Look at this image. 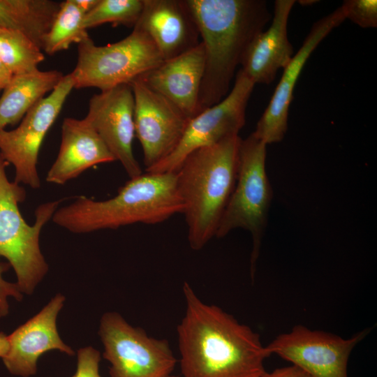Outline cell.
Wrapping results in <instances>:
<instances>
[{
	"mask_svg": "<svg viewBox=\"0 0 377 377\" xmlns=\"http://www.w3.org/2000/svg\"><path fill=\"white\" fill-rule=\"evenodd\" d=\"M177 326L184 377H261L269 357L258 334L220 307L203 302L188 283Z\"/></svg>",
	"mask_w": 377,
	"mask_h": 377,
	"instance_id": "1",
	"label": "cell"
},
{
	"mask_svg": "<svg viewBox=\"0 0 377 377\" xmlns=\"http://www.w3.org/2000/svg\"><path fill=\"white\" fill-rule=\"evenodd\" d=\"M205 50L198 114L229 93L248 46L272 15L265 0H186Z\"/></svg>",
	"mask_w": 377,
	"mask_h": 377,
	"instance_id": "2",
	"label": "cell"
},
{
	"mask_svg": "<svg viewBox=\"0 0 377 377\" xmlns=\"http://www.w3.org/2000/svg\"><path fill=\"white\" fill-rule=\"evenodd\" d=\"M183 210L176 172H146L130 179L112 198L97 201L77 197L58 208L52 220L72 232L87 233L138 223L157 224Z\"/></svg>",
	"mask_w": 377,
	"mask_h": 377,
	"instance_id": "3",
	"label": "cell"
},
{
	"mask_svg": "<svg viewBox=\"0 0 377 377\" xmlns=\"http://www.w3.org/2000/svg\"><path fill=\"white\" fill-rule=\"evenodd\" d=\"M241 141L236 135L197 149L176 172L188 241L194 251L202 249L216 235L236 184Z\"/></svg>",
	"mask_w": 377,
	"mask_h": 377,
	"instance_id": "4",
	"label": "cell"
},
{
	"mask_svg": "<svg viewBox=\"0 0 377 377\" xmlns=\"http://www.w3.org/2000/svg\"><path fill=\"white\" fill-rule=\"evenodd\" d=\"M8 164L0 154V257L6 258L14 269L20 291L31 295L48 271L39 246L41 230L63 200L40 205L35 211V222L29 226L18 207L25 200V190L8 180Z\"/></svg>",
	"mask_w": 377,
	"mask_h": 377,
	"instance_id": "5",
	"label": "cell"
},
{
	"mask_svg": "<svg viewBox=\"0 0 377 377\" xmlns=\"http://www.w3.org/2000/svg\"><path fill=\"white\" fill-rule=\"evenodd\" d=\"M266 147L253 133L242 139L236 184L215 235L222 238L236 228H243L251 233L252 279L272 198L265 170Z\"/></svg>",
	"mask_w": 377,
	"mask_h": 377,
	"instance_id": "6",
	"label": "cell"
},
{
	"mask_svg": "<svg viewBox=\"0 0 377 377\" xmlns=\"http://www.w3.org/2000/svg\"><path fill=\"white\" fill-rule=\"evenodd\" d=\"M163 61L151 39L133 28L124 39L103 46L89 38L78 45L77 61L71 73L74 88L101 91L130 84Z\"/></svg>",
	"mask_w": 377,
	"mask_h": 377,
	"instance_id": "7",
	"label": "cell"
},
{
	"mask_svg": "<svg viewBox=\"0 0 377 377\" xmlns=\"http://www.w3.org/2000/svg\"><path fill=\"white\" fill-rule=\"evenodd\" d=\"M98 333L112 377H166L175 367L168 340L149 337L117 312L103 314Z\"/></svg>",
	"mask_w": 377,
	"mask_h": 377,
	"instance_id": "8",
	"label": "cell"
},
{
	"mask_svg": "<svg viewBox=\"0 0 377 377\" xmlns=\"http://www.w3.org/2000/svg\"><path fill=\"white\" fill-rule=\"evenodd\" d=\"M255 84L239 69L228 94L218 104L189 119L173 151L145 170L147 172H176L184 159L202 147L239 135L246 122V110Z\"/></svg>",
	"mask_w": 377,
	"mask_h": 377,
	"instance_id": "9",
	"label": "cell"
},
{
	"mask_svg": "<svg viewBox=\"0 0 377 377\" xmlns=\"http://www.w3.org/2000/svg\"><path fill=\"white\" fill-rule=\"evenodd\" d=\"M74 88L71 73L64 75L50 94L34 105L13 130H0V154L15 170V182L38 188L37 164L43 141Z\"/></svg>",
	"mask_w": 377,
	"mask_h": 377,
	"instance_id": "10",
	"label": "cell"
},
{
	"mask_svg": "<svg viewBox=\"0 0 377 377\" xmlns=\"http://www.w3.org/2000/svg\"><path fill=\"white\" fill-rule=\"evenodd\" d=\"M368 333L367 329L346 339L298 325L265 347L270 355L276 354L292 362L311 377H348L350 354Z\"/></svg>",
	"mask_w": 377,
	"mask_h": 377,
	"instance_id": "11",
	"label": "cell"
},
{
	"mask_svg": "<svg viewBox=\"0 0 377 377\" xmlns=\"http://www.w3.org/2000/svg\"><path fill=\"white\" fill-rule=\"evenodd\" d=\"M130 85L134 96L135 134L140 142L147 170L173 151L189 119L175 105L140 79Z\"/></svg>",
	"mask_w": 377,
	"mask_h": 377,
	"instance_id": "12",
	"label": "cell"
},
{
	"mask_svg": "<svg viewBox=\"0 0 377 377\" xmlns=\"http://www.w3.org/2000/svg\"><path fill=\"white\" fill-rule=\"evenodd\" d=\"M84 119L98 133L131 179L142 174L133 151L135 135L134 96L130 84L94 94Z\"/></svg>",
	"mask_w": 377,
	"mask_h": 377,
	"instance_id": "13",
	"label": "cell"
},
{
	"mask_svg": "<svg viewBox=\"0 0 377 377\" xmlns=\"http://www.w3.org/2000/svg\"><path fill=\"white\" fill-rule=\"evenodd\" d=\"M345 20L341 6L313 24L299 50L283 69L280 81L252 133L258 140L267 145L283 139L294 89L305 63L320 43Z\"/></svg>",
	"mask_w": 377,
	"mask_h": 377,
	"instance_id": "14",
	"label": "cell"
},
{
	"mask_svg": "<svg viewBox=\"0 0 377 377\" xmlns=\"http://www.w3.org/2000/svg\"><path fill=\"white\" fill-rule=\"evenodd\" d=\"M64 300V295H56L39 313L8 336V350L2 359L10 374L22 377L35 374L38 358L51 350L74 354L57 329V318Z\"/></svg>",
	"mask_w": 377,
	"mask_h": 377,
	"instance_id": "15",
	"label": "cell"
},
{
	"mask_svg": "<svg viewBox=\"0 0 377 377\" xmlns=\"http://www.w3.org/2000/svg\"><path fill=\"white\" fill-rule=\"evenodd\" d=\"M133 28L147 34L163 61L183 54L201 41L186 0H143L142 13Z\"/></svg>",
	"mask_w": 377,
	"mask_h": 377,
	"instance_id": "16",
	"label": "cell"
},
{
	"mask_svg": "<svg viewBox=\"0 0 377 377\" xmlns=\"http://www.w3.org/2000/svg\"><path fill=\"white\" fill-rule=\"evenodd\" d=\"M205 63V50L200 41L183 54L163 61L138 79L168 99L191 119L198 114Z\"/></svg>",
	"mask_w": 377,
	"mask_h": 377,
	"instance_id": "17",
	"label": "cell"
},
{
	"mask_svg": "<svg viewBox=\"0 0 377 377\" xmlns=\"http://www.w3.org/2000/svg\"><path fill=\"white\" fill-rule=\"evenodd\" d=\"M295 0H276L272 23L258 34L248 46L240 70L256 84H270L278 70L290 62L293 47L288 37V22Z\"/></svg>",
	"mask_w": 377,
	"mask_h": 377,
	"instance_id": "18",
	"label": "cell"
},
{
	"mask_svg": "<svg viewBox=\"0 0 377 377\" xmlns=\"http://www.w3.org/2000/svg\"><path fill=\"white\" fill-rule=\"evenodd\" d=\"M114 161L100 135L84 119L67 117L61 126L59 150L46 181L63 185L91 167Z\"/></svg>",
	"mask_w": 377,
	"mask_h": 377,
	"instance_id": "19",
	"label": "cell"
},
{
	"mask_svg": "<svg viewBox=\"0 0 377 377\" xmlns=\"http://www.w3.org/2000/svg\"><path fill=\"white\" fill-rule=\"evenodd\" d=\"M64 75L57 70L34 71L13 75L0 97V130L15 125L45 95L51 92Z\"/></svg>",
	"mask_w": 377,
	"mask_h": 377,
	"instance_id": "20",
	"label": "cell"
},
{
	"mask_svg": "<svg viewBox=\"0 0 377 377\" xmlns=\"http://www.w3.org/2000/svg\"><path fill=\"white\" fill-rule=\"evenodd\" d=\"M60 5L52 0H0V27L24 34L42 50Z\"/></svg>",
	"mask_w": 377,
	"mask_h": 377,
	"instance_id": "21",
	"label": "cell"
},
{
	"mask_svg": "<svg viewBox=\"0 0 377 377\" xmlns=\"http://www.w3.org/2000/svg\"><path fill=\"white\" fill-rule=\"evenodd\" d=\"M84 15L73 0L61 2L56 18L44 38L43 52L52 55L68 49L73 43L79 45L89 39L82 24Z\"/></svg>",
	"mask_w": 377,
	"mask_h": 377,
	"instance_id": "22",
	"label": "cell"
},
{
	"mask_svg": "<svg viewBox=\"0 0 377 377\" xmlns=\"http://www.w3.org/2000/svg\"><path fill=\"white\" fill-rule=\"evenodd\" d=\"M0 59L16 75L38 70L45 55L24 34L0 27Z\"/></svg>",
	"mask_w": 377,
	"mask_h": 377,
	"instance_id": "23",
	"label": "cell"
},
{
	"mask_svg": "<svg viewBox=\"0 0 377 377\" xmlns=\"http://www.w3.org/2000/svg\"><path fill=\"white\" fill-rule=\"evenodd\" d=\"M143 7V0H99L83 19L85 29L105 23L134 27Z\"/></svg>",
	"mask_w": 377,
	"mask_h": 377,
	"instance_id": "24",
	"label": "cell"
},
{
	"mask_svg": "<svg viewBox=\"0 0 377 377\" xmlns=\"http://www.w3.org/2000/svg\"><path fill=\"white\" fill-rule=\"evenodd\" d=\"M341 7L346 20L348 19L362 28L377 27L376 0H346Z\"/></svg>",
	"mask_w": 377,
	"mask_h": 377,
	"instance_id": "25",
	"label": "cell"
},
{
	"mask_svg": "<svg viewBox=\"0 0 377 377\" xmlns=\"http://www.w3.org/2000/svg\"><path fill=\"white\" fill-rule=\"evenodd\" d=\"M101 355L98 350L87 346L77 352V370L72 377H101L99 374Z\"/></svg>",
	"mask_w": 377,
	"mask_h": 377,
	"instance_id": "26",
	"label": "cell"
},
{
	"mask_svg": "<svg viewBox=\"0 0 377 377\" xmlns=\"http://www.w3.org/2000/svg\"><path fill=\"white\" fill-rule=\"evenodd\" d=\"M9 263H0V318L5 317L9 312L8 298L14 297L17 301H21L22 294L17 283H13L5 281L2 274L10 267Z\"/></svg>",
	"mask_w": 377,
	"mask_h": 377,
	"instance_id": "27",
	"label": "cell"
},
{
	"mask_svg": "<svg viewBox=\"0 0 377 377\" xmlns=\"http://www.w3.org/2000/svg\"><path fill=\"white\" fill-rule=\"evenodd\" d=\"M261 377H311L304 370L295 365L276 369L272 372L266 371Z\"/></svg>",
	"mask_w": 377,
	"mask_h": 377,
	"instance_id": "28",
	"label": "cell"
},
{
	"mask_svg": "<svg viewBox=\"0 0 377 377\" xmlns=\"http://www.w3.org/2000/svg\"><path fill=\"white\" fill-rule=\"evenodd\" d=\"M13 77V73L0 59V91L9 84Z\"/></svg>",
	"mask_w": 377,
	"mask_h": 377,
	"instance_id": "29",
	"label": "cell"
},
{
	"mask_svg": "<svg viewBox=\"0 0 377 377\" xmlns=\"http://www.w3.org/2000/svg\"><path fill=\"white\" fill-rule=\"evenodd\" d=\"M73 1L86 15L97 5L99 0H73Z\"/></svg>",
	"mask_w": 377,
	"mask_h": 377,
	"instance_id": "30",
	"label": "cell"
},
{
	"mask_svg": "<svg viewBox=\"0 0 377 377\" xmlns=\"http://www.w3.org/2000/svg\"><path fill=\"white\" fill-rule=\"evenodd\" d=\"M8 350V336L0 332V357L3 358Z\"/></svg>",
	"mask_w": 377,
	"mask_h": 377,
	"instance_id": "31",
	"label": "cell"
},
{
	"mask_svg": "<svg viewBox=\"0 0 377 377\" xmlns=\"http://www.w3.org/2000/svg\"><path fill=\"white\" fill-rule=\"evenodd\" d=\"M299 3L301 4V5H303V6H310V5H313V3H316L318 2V1H314V0H301V1H298Z\"/></svg>",
	"mask_w": 377,
	"mask_h": 377,
	"instance_id": "32",
	"label": "cell"
},
{
	"mask_svg": "<svg viewBox=\"0 0 377 377\" xmlns=\"http://www.w3.org/2000/svg\"><path fill=\"white\" fill-rule=\"evenodd\" d=\"M166 377H178V376H172V375L170 374V375H169V376H166Z\"/></svg>",
	"mask_w": 377,
	"mask_h": 377,
	"instance_id": "33",
	"label": "cell"
}]
</instances>
